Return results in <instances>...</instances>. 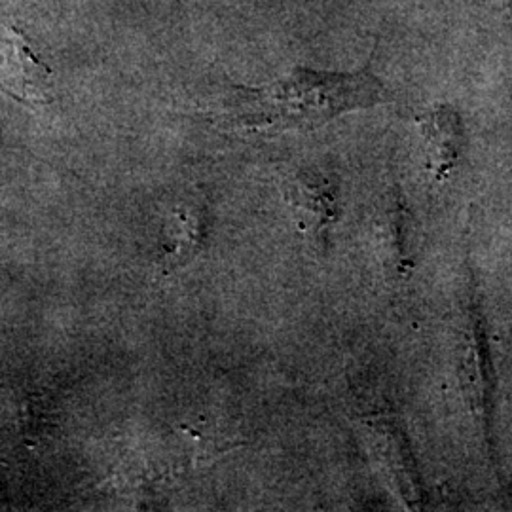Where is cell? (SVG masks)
I'll return each mask as SVG.
<instances>
[{"mask_svg": "<svg viewBox=\"0 0 512 512\" xmlns=\"http://www.w3.org/2000/svg\"><path fill=\"white\" fill-rule=\"evenodd\" d=\"M385 99V88L370 69L323 73L298 67L260 88H234L220 122L224 128L247 133L313 129Z\"/></svg>", "mask_w": 512, "mask_h": 512, "instance_id": "cell-1", "label": "cell"}, {"mask_svg": "<svg viewBox=\"0 0 512 512\" xmlns=\"http://www.w3.org/2000/svg\"><path fill=\"white\" fill-rule=\"evenodd\" d=\"M0 92L33 107L50 103L54 92L50 67L12 25H0Z\"/></svg>", "mask_w": 512, "mask_h": 512, "instance_id": "cell-2", "label": "cell"}, {"mask_svg": "<svg viewBox=\"0 0 512 512\" xmlns=\"http://www.w3.org/2000/svg\"><path fill=\"white\" fill-rule=\"evenodd\" d=\"M287 198L294 207L300 228L325 241L338 215L336 186L329 177L300 171L287 184Z\"/></svg>", "mask_w": 512, "mask_h": 512, "instance_id": "cell-3", "label": "cell"}, {"mask_svg": "<svg viewBox=\"0 0 512 512\" xmlns=\"http://www.w3.org/2000/svg\"><path fill=\"white\" fill-rule=\"evenodd\" d=\"M425 133H427L437 167L452 164L458 154L459 129L456 114L444 112V110L435 112L429 124L425 126Z\"/></svg>", "mask_w": 512, "mask_h": 512, "instance_id": "cell-4", "label": "cell"}, {"mask_svg": "<svg viewBox=\"0 0 512 512\" xmlns=\"http://www.w3.org/2000/svg\"><path fill=\"white\" fill-rule=\"evenodd\" d=\"M0 145H2V143H0Z\"/></svg>", "mask_w": 512, "mask_h": 512, "instance_id": "cell-5", "label": "cell"}]
</instances>
